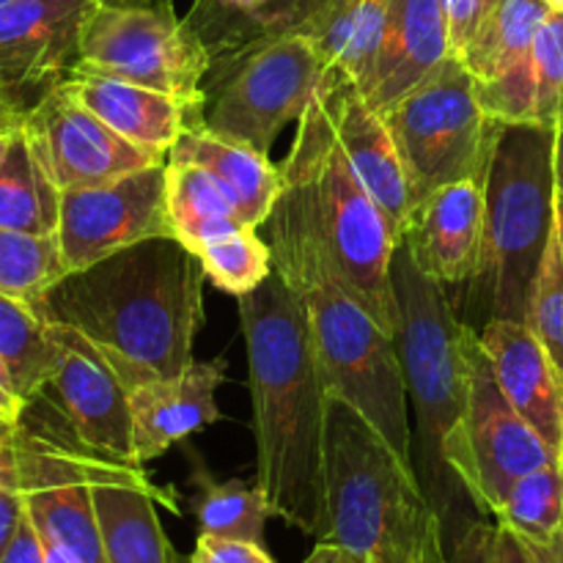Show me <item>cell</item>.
I'll return each instance as SVG.
<instances>
[{
    "label": "cell",
    "instance_id": "cell-48",
    "mask_svg": "<svg viewBox=\"0 0 563 563\" xmlns=\"http://www.w3.org/2000/svg\"><path fill=\"white\" fill-rule=\"evenodd\" d=\"M553 234H555V242H559V253L563 258V198L559 196V192H555V229H553Z\"/></svg>",
    "mask_w": 563,
    "mask_h": 563
},
{
    "label": "cell",
    "instance_id": "cell-24",
    "mask_svg": "<svg viewBox=\"0 0 563 563\" xmlns=\"http://www.w3.org/2000/svg\"><path fill=\"white\" fill-rule=\"evenodd\" d=\"M550 11L548 0H500L456 60L471 71L476 86L533 69V42Z\"/></svg>",
    "mask_w": 563,
    "mask_h": 563
},
{
    "label": "cell",
    "instance_id": "cell-3",
    "mask_svg": "<svg viewBox=\"0 0 563 563\" xmlns=\"http://www.w3.org/2000/svg\"><path fill=\"white\" fill-rule=\"evenodd\" d=\"M273 267L300 297L330 399L355 407L412 462V421L394 333L341 280L295 187L284 185L267 223Z\"/></svg>",
    "mask_w": 563,
    "mask_h": 563
},
{
    "label": "cell",
    "instance_id": "cell-32",
    "mask_svg": "<svg viewBox=\"0 0 563 563\" xmlns=\"http://www.w3.org/2000/svg\"><path fill=\"white\" fill-rule=\"evenodd\" d=\"M198 258L209 284L234 297L258 289L275 273L273 247L256 234V229H242L209 242Z\"/></svg>",
    "mask_w": 563,
    "mask_h": 563
},
{
    "label": "cell",
    "instance_id": "cell-11",
    "mask_svg": "<svg viewBox=\"0 0 563 563\" xmlns=\"http://www.w3.org/2000/svg\"><path fill=\"white\" fill-rule=\"evenodd\" d=\"M75 66L170 93L203 113L212 53L176 9H126L97 0L82 22Z\"/></svg>",
    "mask_w": 563,
    "mask_h": 563
},
{
    "label": "cell",
    "instance_id": "cell-19",
    "mask_svg": "<svg viewBox=\"0 0 563 563\" xmlns=\"http://www.w3.org/2000/svg\"><path fill=\"white\" fill-rule=\"evenodd\" d=\"M88 484L108 563H170L174 548L157 517L163 493L154 489L143 465L86 454Z\"/></svg>",
    "mask_w": 563,
    "mask_h": 563
},
{
    "label": "cell",
    "instance_id": "cell-14",
    "mask_svg": "<svg viewBox=\"0 0 563 563\" xmlns=\"http://www.w3.org/2000/svg\"><path fill=\"white\" fill-rule=\"evenodd\" d=\"M20 130L60 192L168 163L163 154L135 146L110 130L60 86H53L27 108Z\"/></svg>",
    "mask_w": 563,
    "mask_h": 563
},
{
    "label": "cell",
    "instance_id": "cell-46",
    "mask_svg": "<svg viewBox=\"0 0 563 563\" xmlns=\"http://www.w3.org/2000/svg\"><path fill=\"white\" fill-rule=\"evenodd\" d=\"M108 5H126V9H174V0H99Z\"/></svg>",
    "mask_w": 563,
    "mask_h": 563
},
{
    "label": "cell",
    "instance_id": "cell-36",
    "mask_svg": "<svg viewBox=\"0 0 563 563\" xmlns=\"http://www.w3.org/2000/svg\"><path fill=\"white\" fill-rule=\"evenodd\" d=\"M324 3L328 0H264L256 14V38L302 31Z\"/></svg>",
    "mask_w": 563,
    "mask_h": 563
},
{
    "label": "cell",
    "instance_id": "cell-50",
    "mask_svg": "<svg viewBox=\"0 0 563 563\" xmlns=\"http://www.w3.org/2000/svg\"><path fill=\"white\" fill-rule=\"evenodd\" d=\"M170 563H192V555H179L174 550V559H170Z\"/></svg>",
    "mask_w": 563,
    "mask_h": 563
},
{
    "label": "cell",
    "instance_id": "cell-26",
    "mask_svg": "<svg viewBox=\"0 0 563 563\" xmlns=\"http://www.w3.org/2000/svg\"><path fill=\"white\" fill-rule=\"evenodd\" d=\"M168 170V218L174 236L198 256L209 242L247 229L234 201L203 168L187 163L165 165Z\"/></svg>",
    "mask_w": 563,
    "mask_h": 563
},
{
    "label": "cell",
    "instance_id": "cell-9",
    "mask_svg": "<svg viewBox=\"0 0 563 563\" xmlns=\"http://www.w3.org/2000/svg\"><path fill=\"white\" fill-rule=\"evenodd\" d=\"M394 132L416 203L454 181H484L504 124L484 110L471 71L449 58L383 113Z\"/></svg>",
    "mask_w": 563,
    "mask_h": 563
},
{
    "label": "cell",
    "instance_id": "cell-34",
    "mask_svg": "<svg viewBox=\"0 0 563 563\" xmlns=\"http://www.w3.org/2000/svg\"><path fill=\"white\" fill-rule=\"evenodd\" d=\"M528 324L548 346L550 357L563 374V258L559 253V242L550 240L548 253H544L542 269H539L537 286L531 297V319Z\"/></svg>",
    "mask_w": 563,
    "mask_h": 563
},
{
    "label": "cell",
    "instance_id": "cell-22",
    "mask_svg": "<svg viewBox=\"0 0 563 563\" xmlns=\"http://www.w3.org/2000/svg\"><path fill=\"white\" fill-rule=\"evenodd\" d=\"M223 374L225 361H192L176 377L154 379L130 390L135 454L141 465L218 421L220 407L214 396Z\"/></svg>",
    "mask_w": 563,
    "mask_h": 563
},
{
    "label": "cell",
    "instance_id": "cell-51",
    "mask_svg": "<svg viewBox=\"0 0 563 563\" xmlns=\"http://www.w3.org/2000/svg\"><path fill=\"white\" fill-rule=\"evenodd\" d=\"M548 3H550V5H553V9H555V11H563V0H548Z\"/></svg>",
    "mask_w": 563,
    "mask_h": 563
},
{
    "label": "cell",
    "instance_id": "cell-28",
    "mask_svg": "<svg viewBox=\"0 0 563 563\" xmlns=\"http://www.w3.org/2000/svg\"><path fill=\"white\" fill-rule=\"evenodd\" d=\"M55 346L49 324L31 302L0 295V357L9 366L14 388L31 405L55 368Z\"/></svg>",
    "mask_w": 563,
    "mask_h": 563
},
{
    "label": "cell",
    "instance_id": "cell-27",
    "mask_svg": "<svg viewBox=\"0 0 563 563\" xmlns=\"http://www.w3.org/2000/svg\"><path fill=\"white\" fill-rule=\"evenodd\" d=\"M60 214V190L22 130L0 165V229L33 236H55Z\"/></svg>",
    "mask_w": 563,
    "mask_h": 563
},
{
    "label": "cell",
    "instance_id": "cell-18",
    "mask_svg": "<svg viewBox=\"0 0 563 563\" xmlns=\"http://www.w3.org/2000/svg\"><path fill=\"white\" fill-rule=\"evenodd\" d=\"M449 58L454 55L445 0H394L377 55L355 86L377 113H385Z\"/></svg>",
    "mask_w": 563,
    "mask_h": 563
},
{
    "label": "cell",
    "instance_id": "cell-33",
    "mask_svg": "<svg viewBox=\"0 0 563 563\" xmlns=\"http://www.w3.org/2000/svg\"><path fill=\"white\" fill-rule=\"evenodd\" d=\"M561 542V539H559ZM531 544L498 520H471L449 544L451 563H561V548Z\"/></svg>",
    "mask_w": 563,
    "mask_h": 563
},
{
    "label": "cell",
    "instance_id": "cell-35",
    "mask_svg": "<svg viewBox=\"0 0 563 563\" xmlns=\"http://www.w3.org/2000/svg\"><path fill=\"white\" fill-rule=\"evenodd\" d=\"M537 124L555 126L563 115V11H550L533 42Z\"/></svg>",
    "mask_w": 563,
    "mask_h": 563
},
{
    "label": "cell",
    "instance_id": "cell-41",
    "mask_svg": "<svg viewBox=\"0 0 563 563\" xmlns=\"http://www.w3.org/2000/svg\"><path fill=\"white\" fill-rule=\"evenodd\" d=\"M22 517H25V500H22L20 489L0 487V555L5 553V548L14 539Z\"/></svg>",
    "mask_w": 563,
    "mask_h": 563
},
{
    "label": "cell",
    "instance_id": "cell-5",
    "mask_svg": "<svg viewBox=\"0 0 563 563\" xmlns=\"http://www.w3.org/2000/svg\"><path fill=\"white\" fill-rule=\"evenodd\" d=\"M553 126L504 124L484 176V247L462 297L467 328L531 319V297L555 229Z\"/></svg>",
    "mask_w": 563,
    "mask_h": 563
},
{
    "label": "cell",
    "instance_id": "cell-40",
    "mask_svg": "<svg viewBox=\"0 0 563 563\" xmlns=\"http://www.w3.org/2000/svg\"><path fill=\"white\" fill-rule=\"evenodd\" d=\"M20 423L0 421V487L20 489Z\"/></svg>",
    "mask_w": 563,
    "mask_h": 563
},
{
    "label": "cell",
    "instance_id": "cell-25",
    "mask_svg": "<svg viewBox=\"0 0 563 563\" xmlns=\"http://www.w3.org/2000/svg\"><path fill=\"white\" fill-rule=\"evenodd\" d=\"M390 5L394 0H328L297 33L317 44L330 69L361 82L383 42Z\"/></svg>",
    "mask_w": 563,
    "mask_h": 563
},
{
    "label": "cell",
    "instance_id": "cell-38",
    "mask_svg": "<svg viewBox=\"0 0 563 563\" xmlns=\"http://www.w3.org/2000/svg\"><path fill=\"white\" fill-rule=\"evenodd\" d=\"M192 563H275L264 544L242 542V539H218L198 533Z\"/></svg>",
    "mask_w": 563,
    "mask_h": 563
},
{
    "label": "cell",
    "instance_id": "cell-21",
    "mask_svg": "<svg viewBox=\"0 0 563 563\" xmlns=\"http://www.w3.org/2000/svg\"><path fill=\"white\" fill-rule=\"evenodd\" d=\"M58 86L121 137L163 157H168L187 126L201 124V110L185 99L119 77L99 75L82 66H71Z\"/></svg>",
    "mask_w": 563,
    "mask_h": 563
},
{
    "label": "cell",
    "instance_id": "cell-17",
    "mask_svg": "<svg viewBox=\"0 0 563 563\" xmlns=\"http://www.w3.org/2000/svg\"><path fill=\"white\" fill-rule=\"evenodd\" d=\"M319 97L328 108L330 124H333L335 137L350 157L352 168L385 212L396 240L401 242L407 220L416 207V190H412L410 174H407L405 159L394 141V132L385 124L383 113H377L366 102L355 80L341 71H328V80H324Z\"/></svg>",
    "mask_w": 563,
    "mask_h": 563
},
{
    "label": "cell",
    "instance_id": "cell-7",
    "mask_svg": "<svg viewBox=\"0 0 563 563\" xmlns=\"http://www.w3.org/2000/svg\"><path fill=\"white\" fill-rule=\"evenodd\" d=\"M396 352L405 374L407 401L416 412L412 465L445 520L451 493H462L443 460V443L460 421L471 383V335L445 291L421 273L405 242L394 253Z\"/></svg>",
    "mask_w": 563,
    "mask_h": 563
},
{
    "label": "cell",
    "instance_id": "cell-4",
    "mask_svg": "<svg viewBox=\"0 0 563 563\" xmlns=\"http://www.w3.org/2000/svg\"><path fill=\"white\" fill-rule=\"evenodd\" d=\"M328 520L317 542L366 563H451L445 520L399 454L355 407L330 399Z\"/></svg>",
    "mask_w": 563,
    "mask_h": 563
},
{
    "label": "cell",
    "instance_id": "cell-2",
    "mask_svg": "<svg viewBox=\"0 0 563 563\" xmlns=\"http://www.w3.org/2000/svg\"><path fill=\"white\" fill-rule=\"evenodd\" d=\"M203 284L201 258L176 236H159L66 273L33 308L82 335L132 390L196 361Z\"/></svg>",
    "mask_w": 563,
    "mask_h": 563
},
{
    "label": "cell",
    "instance_id": "cell-43",
    "mask_svg": "<svg viewBox=\"0 0 563 563\" xmlns=\"http://www.w3.org/2000/svg\"><path fill=\"white\" fill-rule=\"evenodd\" d=\"M302 563H366V561L357 559V555H352L350 550L339 548V544L333 542H317V548L311 550V555H308Z\"/></svg>",
    "mask_w": 563,
    "mask_h": 563
},
{
    "label": "cell",
    "instance_id": "cell-31",
    "mask_svg": "<svg viewBox=\"0 0 563 563\" xmlns=\"http://www.w3.org/2000/svg\"><path fill=\"white\" fill-rule=\"evenodd\" d=\"M66 275L55 236H33L0 229V295L22 302L42 300Z\"/></svg>",
    "mask_w": 563,
    "mask_h": 563
},
{
    "label": "cell",
    "instance_id": "cell-6",
    "mask_svg": "<svg viewBox=\"0 0 563 563\" xmlns=\"http://www.w3.org/2000/svg\"><path fill=\"white\" fill-rule=\"evenodd\" d=\"M280 174L284 185L300 192L341 280L388 333H396L399 308L390 267L399 240L341 148L322 97L297 121Z\"/></svg>",
    "mask_w": 563,
    "mask_h": 563
},
{
    "label": "cell",
    "instance_id": "cell-16",
    "mask_svg": "<svg viewBox=\"0 0 563 563\" xmlns=\"http://www.w3.org/2000/svg\"><path fill=\"white\" fill-rule=\"evenodd\" d=\"M484 209V181H454L423 196L401 234L416 267L445 291L454 311L482 262Z\"/></svg>",
    "mask_w": 563,
    "mask_h": 563
},
{
    "label": "cell",
    "instance_id": "cell-30",
    "mask_svg": "<svg viewBox=\"0 0 563 563\" xmlns=\"http://www.w3.org/2000/svg\"><path fill=\"white\" fill-rule=\"evenodd\" d=\"M500 526L531 544H555L563 533V460L528 473L495 515Z\"/></svg>",
    "mask_w": 563,
    "mask_h": 563
},
{
    "label": "cell",
    "instance_id": "cell-15",
    "mask_svg": "<svg viewBox=\"0 0 563 563\" xmlns=\"http://www.w3.org/2000/svg\"><path fill=\"white\" fill-rule=\"evenodd\" d=\"M97 0H9L0 5V93L31 108L77 64Z\"/></svg>",
    "mask_w": 563,
    "mask_h": 563
},
{
    "label": "cell",
    "instance_id": "cell-44",
    "mask_svg": "<svg viewBox=\"0 0 563 563\" xmlns=\"http://www.w3.org/2000/svg\"><path fill=\"white\" fill-rule=\"evenodd\" d=\"M25 113H27V110L22 108L16 99L0 93V132L16 130V126L22 124V119H25Z\"/></svg>",
    "mask_w": 563,
    "mask_h": 563
},
{
    "label": "cell",
    "instance_id": "cell-8",
    "mask_svg": "<svg viewBox=\"0 0 563 563\" xmlns=\"http://www.w3.org/2000/svg\"><path fill=\"white\" fill-rule=\"evenodd\" d=\"M212 71L220 77L201 124L269 154L280 130L300 121L322 93L330 66L306 33H275L212 60Z\"/></svg>",
    "mask_w": 563,
    "mask_h": 563
},
{
    "label": "cell",
    "instance_id": "cell-20",
    "mask_svg": "<svg viewBox=\"0 0 563 563\" xmlns=\"http://www.w3.org/2000/svg\"><path fill=\"white\" fill-rule=\"evenodd\" d=\"M484 352L506 399L533 432L563 454V374L526 322H489L478 330Z\"/></svg>",
    "mask_w": 563,
    "mask_h": 563
},
{
    "label": "cell",
    "instance_id": "cell-39",
    "mask_svg": "<svg viewBox=\"0 0 563 563\" xmlns=\"http://www.w3.org/2000/svg\"><path fill=\"white\" fill-rule=\"evenodd\" d=\"M0 563H47V544H44L42 533L36 531L31 517H27V511L22 517L11 544L0 555Z\"/></svg>",
    "mask_w": 563,
    "mask_h": 563
},
{
    "label": "cell",
    "instance_id": "cell-53",
    "mask_svg": "<svg viewBox=\"0 0 563 563\" xmlns=\"http://www.w3.org/2000/svg\"><path fill=\"white\" fill-rule=\"evenodd\" d=\"M3 3H9V0H0V5H3Z\"/></svg>",
    "mask_w": 563,
    "mask_h": 563
},
{
    "label": "cell",
    "instance_id": "cell-23",
    "mask_svg": "<svg viewBox=\"0 0 563 563\" xmlns=\"http://www.w3.org/2000/svg\"><path fill=\"white\" fill-rule=\"evenodd\" d=\"M168 159L207 170L234 201L247 229H262L267 223L284 190L280 165L269 163V154L218 135L203 124L187 126L168 152Z\"/></svg>",
    "mask_w": 563,
    "mask_h": 563
},
{
    "label": "cell",
    "instance_id": "cell-12",
    "mask_svg": "<svg viewBox=\"0 0 563 563\" xmlns=\"http://www.w3.org/2000/svg\"><path fill=\"white\" fill-rule=\"evenodd\" d=\"M165 165L168 163L60 192L55 240L66 273L91 267L137 242L174 236Z\"/></svg>",
    "mask_w": 563,
    "mask_h": 563
},
{
    "label": "cell",
    "instance_id": "cell-52",
    "mask_svg": "<svg viewBox=\"0 0 563 563\" xmlns=\"http://www.w3.org/2000/svg\"><path fill=\"white\" fill-rule=\"evenodd\" d=\"M559 548H561V563H563V533H561V542H559Z\"/></svg>",
    "mask_w": 563,
    "mask_h": 563
},
{
    "label": "cell",
    "instance_id": "cell-47",
    "mask_svg": "<svg viewBox=\"0 0 563 563\" xmlns=\"http://www.w3.org/2000/svg\"><path fill=\"white\" fill-rule=\"evenodd\" d=\"M44 544H47V563H82L75 553H71V550L60 548V544L55 542H44Z\"/></svg>",
    "mask_w": 563,
    "mask_h": 563
},
{
    "label": "cell",
    "instance_id": "cell-37",
    "mask_svg": "<svg viewBox=\"0 0 563 563\" xmlns=\"http://www.w3.org/2000/svg\"><path fill=\"white\" fill-rule=\"evenodd\" d=\"M498 3L500 0H445V9H449L451 55L454 58H460L465 53V47L473 42L478 27L487 22V16L493 14Z\"/></svg>",
    "mask_w": 563,
    "mask_h": 563
},
{
    "label": "cell",
    "instance_id": "cell-45",
    "mask_svg": "<svg viewBox=\"0 0 563 563\" xmlns=\"http://www.w3.org/2000/svg\"><path fill=\"white\" fill-rule=\"evenodd\" d=\"M553 176H555V192L563 198V115L553 126Z\"/></svg>",
    "mask_w": 563,
    "mask_h": 563
},
{
    "label": "cell",
    "instance_id": "cell-1",
    "mask_svg": "<svg viewBox=\"0 0 563 563\" xmlns=\"http://www.w3.org/2000/svg\"><path fill=\"white\" fill-rule=\"evenodd\" d=\"M236 300L251 377L256 487L273 517L322 539L330 394L308 313L278 273Z\"/></svg>",
    "mask_w": 563,
    "mask_h": 563
},
{
    "label": "cell",
    "instance_id": "cell-49",
    "mask_svg": "<svg viewBox=\"0 0 563 563\" xmlns=\"http://www.w3.org/2000/svg\"><path fill=\"white\" fill-rule=\"evenodd\" d=\"M16 130H20V126H16ZM16 130L0 132V165H3L5 154H9V148H11V143H14V135H16Z\"/></svg>",
    "mask_w": 563,
    "mask_h": 563
},
{
    "label": "cell",
    "instance_id": "cell-13",
    "mask_svg": "<svg viewBox=\"0 0 563 563\" xmlns=\"http://www.w3.org/2000/svg\"><path fill=\"white\" fill-rule=\"evenodd\" d=\"M47 324L58 355L36 399L60 418L82 449L126 465H141L126 385L82 335L64 324Z\"/></svg>",
    "mask_w": 563,
    "mask_h": 563
},
{
    "label": "cell",
    "instance_id": "cell-10",
    "mask_svg": "<svg viewBox=\"0 0 563 563\" xmlns=\"http://www.w3.org/2000/svg\"><path fill=\"white\" fill-rule=\"evenodd\" d=\"M467 357L471 383L465 410L445 438L443 460L478 515L495 520L522 476L563 460V454H555L506 399L476 330Z\"/></svg>",
    "mask_w": 563,
    "mask_h": 563
},
{
    "label": "cell",
    "instance_id": "cell-29",
    "mask_svg": "<svg viewBox=\"0 0 563 563\" xmlns=\"http://www.w3.org/2000/svg\"><path fill=\"white\" fill-rule=\"evenodd\" d=\"M192 482L198 487L192 511L203 537L264 544V531L273 509L256 484H245L240 478L214 482L203 467L192 473Z\"/></svg>",
    "mask_w": 563,
    "mask_h": 563
},
{
    "label": "cell",
    "instance_id": "cell-42",
    "mask_svg": "<svg viewBox=\"0 0 563 563\" xmlns=\"http://www.w3.org/2000/svg\"><path fill=\"white\" fill-rule=\"evenodd\" d=\"M25 410H27V401L16 394L9 366H5V361L0 357V421L20 423L22 416H25Z\"/></svg>",
    "mask_w": 563,
    "mask_h": 563
}]
</instances>
